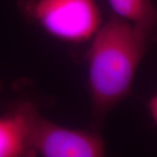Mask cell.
<instances>
[{"instance_id":"obj_1","label":"cell","mask_w":157,"mask_h":157,"mask_svg":"<svg viewBox=\"0 0 157 157\" xmlns=\"http://www.w3.org/2000/svg\"><path fill=\"white\" fill-rule=\"evenodd\" d=\"M148 39L144 31L114 14L92 38L86 62L92 116L97 128L130 94Z\"/></svg>"},{"instance_id":"obj_2","label":"cell","mask_w":157,"mask_h":157,"mask_svg":"<svg viewBox=\"0 0 157 157\" xmlns=\"http://www.w3.org/2000/svg\"><path fill=\"white\" fill-rule=\"evenodd\" d=\"M20 8L47 33L68 43L92 39L102 25L96 0H21Z\"/></svg>"},{"instance_id":"obj_3","label":"cell","mask_w":157,"mask_h":157,"mask_svg":"<svg viewBox=\"0 0 157 157\" xmlns=\"http://www.w3.org/2000/svg\"><path fill=\"white\" fill-rule=\"evenodd\" d=\"M29 142L33 155L44 157H101L103 138L95 131L68 128L44 118L37 107L31 115Z\"/></svg>"},{"instance_id":"obj_4","label":"cell","mask_w":157,"mask_h":157,"mask_svg":"<svg viewBox=\"0 0 157 157\" xmlns=\"http://www.w3.org/2000/svg\"><path fill=\"white\" fill-rule=\"evenodd\" d=\"M35 107L32 102H21L0 116V157L34 156L29 130Z\"/></svg>"},{"instance_id":"obj_5","label":"cell","mask_w":157,"mask_h":157,"mask_svg":"<svg viewBox=\"0 0 157 157\" xmlns=\"http://www.w3.org/2000/svg\"><path fill=\"white\" fill-rule=\"evenodd\" d=\"M114 15L144 31L149 37L157 30V8L152 0H107Z\"/></svg>"},{"instance_id":"obj_6","label":"cell","mask_w":157,"mask_h":157,"mask_svg":"<svg viewBox=\"0 0 157 157\" xmlns=\"http://www.w3.org/2000/svg\"><path fill=\"white\" fill-rule=\"evenodd\" d=\"M148 107V111L150 113V116L155 121V123L157 125V94L152 97L148 101L147 104Z\"/></svg>"},{"instance_id":"obj_7","label":"cell","mask_w":157,"mask_h":157,"mask_svg":"<svg viewBox=\"0 0 157 157\" xmlns=\"http://www.w3.org/2000/svg\"><path fill=\"white\" fill-rule=\"evenodd\" d=\"M152 38H153V39H155V40H157V30L152 35Z\"/></svg>"},{"instance_id":"obj_8","label":"cell","mask_w":157,"mask_h":157,"mask_svg":"<svg viewBox=\"0 0 157 157\" xmlns=\"http://www.w3.org/2000/svg\"><path fill=\"white\" fill-rule=\"evenodd\" d=\"M2 89V81L0 80V90Z\"/></svg>"}]
</instances>
